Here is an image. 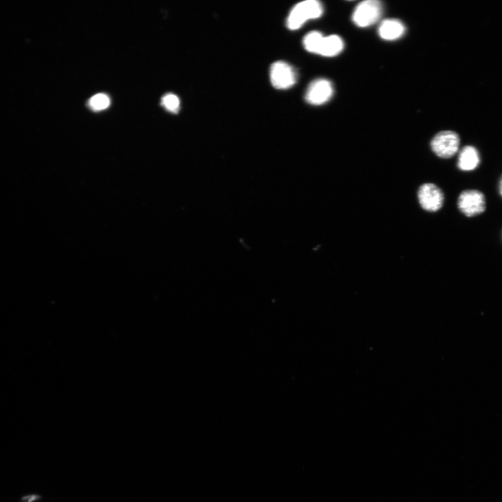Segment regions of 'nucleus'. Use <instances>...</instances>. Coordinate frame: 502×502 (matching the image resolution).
Masks as SVG:
<instances>
[{
	"instance_id": "f257e3e1",
	"label": "nucleus",
	"mask_w": 502,
	"mask_h": 502,
	"mask_svg": "<svg viewBox=\"0 0 502 502\" xmlns=\"http://www.w3.org/2000/svg\"><path fill=\"white\" fill-rule=\"evenodd\" d=\"M323 14L321 3L316 0H307L295 6L287 19V27L291 30H296L312 19L320 18Z\"/></svg>"
},
{
	"instance_id": "f03ea898",
	"label": "nucleus",
	"mask_w": 502,
	"mask_h": 502,
	"mask_svg": "<svg viewBox=\"0 0 502 502\" xmlns=\"http://www.w3.org/2000/svg\"><path fill=\"white\" fill-rule=\"evenodd\" d=\"M459 136L454 131L440 132L431 141L433 152L443 159L454 157L459 151Z\"/></svg>"
},
{
	"instance_id": "7ed1b4c3",
	"label": "nucleus",
	"mask_w": 502,
	"mask_h": 502,
	"mask_svg": "<svg viewBox=\"0 0 502 502\" xmlns=\"http://www.w3.org/2000/svg\"><path fill=\"white\" fill-rule=\"evenodd\" d=\"M460 211L468 217H473L482 214L486 208L484 195L477 190L463 191L458 199Z\"/></svg>"
},
{
	"instance_id": "20e7f679",
	"label": "nucleus",
	"mask_w": 502,
	"mask_h": 502,
	"mask_svg": "<svg viewBox=\"0 0 502 502\" xmlns=\"http://www.w3.org/2000/svg\"><path fill=\"white\" fill-rule=\"evenodd\" d=\"M382 13V6L376 0H367L356 8L353 20L360 28L369 27L377 23Z\"/></svg>"
},
{
	"instance_id": "39448f33",
	"label": "nucleus",
	"mask_w": 502,
	"mask_h": 502,
	"mask_svg": "<svg viewBox=\"0 0 502 502\" xmlns=\"http://www.w3.org/2000/svg\"><path fill=\"white\" fill-rule=\"evenodd\" d=\"M270 80L278 89H286L296 82L297 74L294 69L285 62H276L270 68Z\"/></svg>"
},
{
	"instance_id": "423d86ee",
	"label": "nucleus",
	"mask_w": 502,
	"mask_h": 502,
	"mask_svg": "<svg viewBox=\"0 0 502 502\" xmlns=\"http://www.w3.org/2000/svg\"><path fill=\"white\" fill-rule=\"evenodd\" d=\"M418 197L421 206L428 212L439 210L444 204V194L441 189L433 184H424L419 190Z\"/></svg>"
},
{
	"instance_id": "0eeeda50",
	"label": "nucleus",
	"mask_w": 502,
	"mask_h": 502,
	"mask_svg": "<svg viewBox=\"0 0 502 502\" xmlns=\"http://www.w3.org/2000/svg\"><path fill=\"white\" fill-rule=\"evenodd\" d=\"M334 94L331 83L327 79H318L309 87L306 94L307 102L314 106L323 105L330 100Z\"/></svg>"
},
{
	"instance_id": "6e6552de",
	"label": "nucleus",
	"mask_w": 502,
	"mask_h": 502,
	"mask_svg": "<svg viewBox=\"0 0 502 502\" xmlns=\"http://www.w3.org/2000/svg\"><path fill=\"white\" fill-rule=\"evenodd\" d=\"M405 31L406 28L400 21L389 19L381 23L379 28V34L384 40L393 41L403 36Z\"/></svg>"
},
{
	"instance_id": "1a4fd4ad",
	"label": "nucleus",
	"mask_w": 502,
	"mask_h": 502,
	"mask_svg": "<svg viewBox=\"0 0 502 502\" xmlns=\"http://www.w3.org/2000/svg\"><path fill=\"white\" fill-rule=\"evenodd\" d=\"M480 163L478 151L472 146L463 149L459 155V168L463 171H472L476 169Z\"/></svg>"
},
{
	"instance_id": "9d476101",
	"label": "nucleus",
	"mask_w": 502,
	"mask_h": 502,
	"mask_svg": "<svg viewBox=\"0 0 502 502\" xmlns=\"http://www.w3.org/2000/svg\"><path fill=\"white\" fill-rule=\"evenodd\" d=\"M344 43L342 39L336 35L324 36L318 55L325 57H334L342 52Z\"/></svg>"
},
{
	"instance_id": "9b49d317",
	"label": "nucleus",
	"mask_w": 502,
	"mask_h": 502,
	"mask_svg": "<svg viewBox=\"0 0 502 502\" xmlns=\"http://www.w3.org/2000/svg\"><path fill=\"white\" fill-rule=\"evenodd\" d=\"M323 38V35L319 32H312L307 34L303 43L307 52L318 54Z\"/></svg>"
},
{
	"instance_id": "f8f14e48",
	"label": "nucleus",
	"mask_w": 502,
	"mask_h": 502,
	"mask_svg": "<svg viewBox=\"0 0 502 502\" xmlns=\"http://www.w3.org/2000/svg\"><path fill=\"white\" fill-rule=\"evenodd\" d=\"M111 105L110 98L105 94H98L93 96L89 100V108L94 111H104Z\"/></svg>"
},
{
	"instance_id": "ddd939ff",
	"label": "nucleus",
	"mask_w": 502,
	"mask_h": 502,
	"mask_svg": "<svg viewBox=\"0 0 502 502\" xmlns=\"http://www.w3.org/2000/svg\"><path fill=\"white\" fill-rule=\"evenodd\" d=\"M162 105L167 111L177 113L179 111L180 100L176 95L168 94L163 97Z\"/></svg>"
},
{
	"instance_id": "4468645a",
	"label": "nucleus",
	"mask_w": 502,
	"mask_h": 502,
	"mask_svg": "<svg viewBox=\"0 0 502 502\" xmlns=\"http://www.w3.org/2000/svg\"><path fill=\"white\" fill-rule=\"evenodd\" d=\"M41 499L38 494H30L22 498V502H35Z\"/></svg>"
},
{
	"instance_id": "2eb2a0df",
	"label": "nucleus",
	"mask_w": 502,
	"mask_h": 502,
	"mask_svg": "<svg viewBox=\"0 0 502 502\" xmlns=\"http://www.w3.org/2000/svg\"><path fill=\"white\" fill-rule=\"evenodd\" d=\"M499 192H500V194L502 196V178H501V181L499 182Z\"/></svg>"
}]
</instances>
